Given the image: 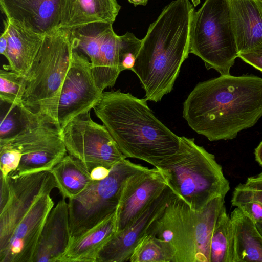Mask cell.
Masks as SVG:
<instances>
[{
    "label": "cell",
    "instance_id": "cell-1",
    "mask_svg": "<svg viewBox=\"0 0 262 262\" xmlns=\"http://www.w3.org/2000/svg\"><path fill=\"white\" fill-rule=\"evenodd\" d=\"M183 117L210 141L233 139L262 117V78L229 74L200 82L183 103Z\"/></svg>",
    "mask_w": 262,
    "mask_h": 262
},
{
    "label": "cell",
    "instance_id": "cell-2",
    "mask_svg": "<svg viewBox=\"0 0 262 262\" xmlns=\"http://www.w3.org/2000/svg\"><path fill=\"white\" fill-rule=\"evenodd\" d=\"M194 9L189 0L166 6L149 26L132 71L147 100L157 102L171 92L189 53L190 28Z\"/></svg>",
    "mask_w": 262,
    "mask_h": 262
},
{
    "label": "cell",
    "instance_id": "cell-3",
    "mask_svg": "<svg viewBox=\"0 0 262 262\" xmlns=\"http://www.w3.org/2000/svg\"><path fill=\"white\" fill-rule=\"evenodd\" d=\"M147 100L120 90L103 92L93 109L126 159L157 168L177 151L180 137L156 117Z\"/></svg>",
    "mask_w": 262,
    "mask_h": 262
},
{
    "label": "cell",
    "instance_id": "cell-4",
    "mask_svg": "<svg viewBox=\"0 0 262 262\" xmlns=\"http://www.w3.org/2000/svg\"><path fill=\"white\" fill-rule=\"evenodd\" d=\"M73 49L70 30L58 28L45 35L26 77L21 105L36 119L60 129L58 106Z\"/></svg>",
    "mask_w": 262,
    "mask_h": 262
},
{
    "label": "cell",
    "instance_id": "cell-5",
    "mask_svg": "<svg viewBox=\"0 0 262 262\" xmlns=\"http://www.w3.org/2000/svg\"><path fill=\"white\" fill-rule=\"evenodd\" d=\"M157 168L164 173L172 191L195 210L216 197L225 198L230 190L215 156L197 145L193 138L180 137L177 151Z\"/></svg>",
    "mask_w": 262,
    "mask_h": 262
},
{
    "label": "cell",
    "instance_id": "cell-6",
    "mask_svg": "<svg viewBox=\"0 0 262 262\" xmlns=\"http://www.w3.org/2000/svg\"><path fill=\"white\" fill-rule=\"evenodd\" d=\"M189 53L199 57L207 69L230 74L238 57L227 0H206L191 21Z\"/></svg>",
    "mask_w": 262,
    "mask_h": 262
},
{
    "label": "cell",
    "instance_id": "cell-7",
    "mask_svg": "<svg viewBox=\"0 0 262 262\" xmlns=\"http://www.w3.org/2000/svg\"><path fill=\"white\" fill-rule=\"evenodd\" d=\"M146 168L124 159L111 168L106 178L93 181L79 194L69 199L71 239L84 234L114 213L127 179Z\"/></svg>",
    "mask_w": 262,
    "mask_h": 262
},
{
    "label": "cell",
    "instance_id": "cell-8",
    "mask_svg": "<svg viewBox=\"0 0 262 262\" xmlns=\"http://www.w3.org/2000/svg\"><path fill=\"white\" fill-rule=\"evenodd\" d=\"M60 134L68 154L89 172L99 166L111 168L125 159L106 127L94 122L90 112L69 121Z\"/></svg>",
    "mask_w": 262,
    "mask_h": 262
},
{
    "label": "cell",
    "instance_id": "cell-9",
    "mask_svg": "<svg viewBox=\"0 0 262 262\" xmlns=\"http://www.w3.org/2000/svg\"><path fill=\"white\" fill-rule=\"evenodd\" d=\"M0 178L1 251L36 200L45 193L50 194L58 186L49 170Z\"/></svg>",
    "mask_w": 262,
    "mask_h": 262
},
{
    "label": "cell",
    "instance_id": "cell-10",
    "mask_svg": "<svg viewBox=\"0 0 262 262\" xmlns=\"http://www.w3.org/2000/svg\"><path fill=\"white\" fill-rule=\"evenodd\" d=\"M3 141L12 142L22 154L18 167L9 174L50 171L68 154L60 129L35 118L29 119L14 136L0 140Z\"/></svg>",
    "mask_w": 262,
    "mask_h": 262
},
{
    "label": "cell",
    "instance_id": "cell-11",
    "mask_svg": "<svg viewBox=\"0 0 262 262\" xmlns=\"http://www.w3.org/2000/svg\"><path fill=\"white\" fill-rule=\"evenodd\" d=\"M197 210L173 192L147 233L168 243L174 262H196Z\"/></svg>",
    "mask_w": 262,
    "mask_h": 262
},
{
    "label": "cell",
    "instance_id": "cell-12",
    "mask_svg": "<svg viewBox=\"0 0 262 262\" xmlns=\"http://www.w3.org/2000/svg\"><path fill=\"white\" fill-rule=\"evenodd\" d=\"M102 93L95 83L88 57L73 50L58 103L57 118L60 129L74 117L89 112Z\"/></svg>",
    "mask_w": 262,
    "mask_h": 262
},
{
    "label": "cell",
    "instance_id": "cell-13",
    "mask_svg": "<svg viewBox=\"0 0 262 262\" xmlns=\"http://www.w3.org/2000/svg\"><path fill=\"white\" fill-rule=\"evenodd\" d=\"M112 25H108L96 61L91 66L95 83L102 92L115 85L122 71L132 70L142 43V39L132 33L117 35Z\"/></svg>",
    "mask_w": 262,
    "mask_h": 262
},
{
    "label": "cell",
    "instance_id": "cell-14",
    "mask_svg": "<svg viewBox=\"0 0 262 262\" xmlns=\"http://www.w3.org/2000/svg\"><path fill=\"white\" fill-rule=\"evenodd\" d=\"M167 187L165 175L156 167H146L129 177L116 209V232L129 225Z\"/></svg>",
    "mask_w": 262,
    "mask_h": 262
},
{
    "label": "cell",
    "instance_id": "cell-15",
    "mask_svg": "<svg viewBox=\"0 0 262 262\" xmlns=\"http://www.w3.org/2000/svg\"><path fill=\"white\" fill-rule=\"evenodd\" d=\"M53 207L49 193L36 200L14 228L5 247L0 251V262H32L43 225Z\"/></svg>",
    "mask_w": 262,
    "mask_h": 262
},
{
    "label": "cell",
    "instance_id": "cell-16",
    "mask_svg": "<svg viewBox=\"0 0 262 262\" xmlns=\"http://www.w3.org/2000/svg\"><path fill=\"white\" fill-rule=\"evenodd\" d=\"M173 192L168 186L127 227L116 232L99 253L96 262L128 261L139 240L161 215Z\"/></svg>",
    "mask_w": 262,
    "mask_h": 262
},
{
    "label": "cell",
    "instance_id": "cell-17",
    "mask_svg": "<svg viewBox=\"0 0 262 262\" xmlns=\"http://www.w3.org/2000/svg\"><path fill=\"white\" fill-rule=\"evenodd\" d=\"M61 0H0L8 18L37 33L45 35L59 28Z\"/></svg>",
    "mask_w": 262,
    "mask_h": 262
},
{
    "label": "cell",
    "instance_id": "cell-18",
    "mask_svg": "<svg viewBox=\"0 0 262 262\" xmlns=\"http://www.w3.org/2000/svg\"><path fill=\"white\" fill-rule=\"evenodd\" d=\"M71 238L68 203L63 197L47 216L32 262H59Z\"/></svg>",
    "mask_w": 262,
    "mask_h": 262
},
{
    "label": "cell",
    "instance_id": "cell-19",
    "mask_svg": "<svg viewBox=\"0 0 262 262\" xmlns=\"http://www.w3.org/2000/svg\"><path fill=\"white\" fill-rule=\"evenodd\" d=\"M227 1L238 53L261 47L262 7L258 1Z\"/></svg>",
    "mask_w": 262,
    "mask_h": 262
},
{
    "label": "cell",
    "instance_id": "cell-20",
    "mask_svg": "<svg viewBox=\"0 0 262 262\" xmlns=\"http://www.w3.org/2000/svg\"><path fill=\"white\" fill-rule=\"evenodd\" d=\"M3 32L8 41V67L26 77L41 46L40 34L6 18Z\"/></svg>",
    "mask_w": 262,
    "mask_h": 262
},
{
    "label": "cell",
    "instance_id": "cell-21",
    "mask_svg": "<svg viewBox=\"0 0 262 262\" xmlns=\"http://www.w3.org/2000/svg\"><path fill=\"white\" fill-rule=\"evenodd\" d=\"M120 8L117 0H61L59 28L71 30L96 22L113 24Z\"/></svg>",
    "mask_w": 262,
    "mask_h": 262
},
{
    "label": "cell",
    "instance_id": "cell-22",
    "mask_svg": "<svg viewBox=\"0 0 262 262\" xmlns=\"http://www.w3.org/2000/svg\"><path fill=\"white\" fill-rule=\"evenodd\" d=\"M117 229L116 210L84 234L71 239L59 262H96L97 256Z\"/></svg>",
    "mask_w": 262,
    "mask_h": 262
},
{
    "label": "cell",
    "instance_id": "cell-23",
    "mask_svg": "<svg viewBox=\"0 0 262 262\" xmlns=\"http://www.w3.org/2000/svg\"><path fill=\"white\" fill-rule=\"evenodd\" d=\"M230 217L234 237V262H262V234L255 223L237 207Z\"/></svg>",
    "mask_w": 262,
    "mask_h": 262
},
{
    "label": "cell",
    "instance_id": "cell-24",
    "mask_svg": "<svg viewBox=\"0 0 262 262\" xmlns=\"http://www.w3.org/2000/svg\"><path fill=\"white\" fill-rule=\"evenodd\" d=\"M50 171L60 192L68 199L79 194L93 181L90 172L81 162L69 154Z\"/></svg>",
    "mask_w": 262,
    "mask_h": 262
},
{
    "label": "cell",
    "instance_id": "cell-25",
    "mask_svg": "<svg viewBox=\"0 0 262 262\" xmlns=\"http://www.w3.org/2000/svg\"><path fill=\"white\" fill-rule=\"evenodd\" d=\"M225 198L218 196L204 207L197 210L196 249V262H210V244L216 221L226 209Z\"/></svg>",
    "mask_w": 262,
    "mask_h": 262
},
{
    "label": "cell",
    "instance_id": "cell-26",
    "mask_svg": "<svg viewBox=\"0 0 262 262\" xmlns=\"http://www.w3.org/2000/svg\"><path fill=\"white\" fill-rule=\"evenodd\" d=\"M110 24L93 23L70 30L71 43L73 50L86 56L91 66L96 61L104 34Z\"/></svg>",
    "mask_w": 262,
    "mask_h": 262
},
{
    "label": "cell",
    "instance_id": "cell-27",
    "mask_svg": "<svg viewBox=\"0 0 262 262\" xmlns=\"http://www.w3.org/2000/svg\"><path fill=\"white\" fill-rule=\"evenodd\" d=\"M210 262H234L232 225L225 209L215 225L210 244Z\"/></svg>",
    "mask_w": 262,
    "mask_h": 262
},
{
    "label": "cell",
    "instance_id": "cell-28",
    "mask_svg": "<svg viewBox=\"0 0 262 262\" xmlns=\"http://www.w3.org/2000/svg\"><path fill=\"white\" fill-rule=\"evenodd\" d=\"M174 254L170 244L147 233L135 247L129 262H174Z\"/></svg>",
    "mask_w": 262,
    "mask_h": 262
},
{
    "label": "cell",
    "instance_id": "cell-29",
    "mask_svg": "<svg viewBox=\"0 0 262 262\" xmlns=\"http://www.w3.org/2000/svg\"><path fill=\"white\" fill-rule=\"evenodd\" d=\"M26 83V77L3 65L0 70L1 101L13 107L21 105Z\"/></svg>",
    "mask_w": 262,
    "mask_h": 262
},
{
    "label": "cell",
    "instance_id": "cell-30",
    "mask_svg": "<svg viewBox=\"0 0 262 262\" xmlns=\"http://www.w3.org/2000/svg\"><path fill=\"white\" fill-rule=\"evenodd\" d=\"M233 206L242 210L258 226L262 224V204L254 198L248 190L239 184L233 192Z\"/></svg>",
    "mask_w": 262,
    "mask_h": 262
},
{
    "label": "cell",
    "instance_id": "cell-31",
    "mask_svg": "<svg viewBox=\"0 0 262 262\" xmlns=\"http://www.w3.org/2000/svg\"><path fill=\"white\" fill-rule=\"evenodd\" d=\"M22 154L20 149L9 141L0 142L1 176L3 177L15 171L19 166Z\"/></svg>",
    "mask_w": 262,
    "mask_h": 262
},
{
    "label": "cell",
    "instance_id": "cell-32",
    "mask_svg": "<svg viewBox=\"0 0 262 262\" xmlns=\"http://www.w3.org/2000/svg\"><path fill=\"white\" fill-rule=\"evenodd\" d=\"M24 122L18 106H10L6 114L1 117L0 140L10 138L22 128Z\"/></svg>",
    "mask_w": 262,
    "mask_h": 262
},
{
    "label": "cell",
    "instance_id": "cell-33",
    "mask_svg": "<svg viewBox=\"0 0 262 262\" xmlns=\"http://www.w3.org/2000/svg\"><path fill=\"white\" fill-rule=\"evenodd\" d=\"M243 185L254 198L262 204V172L256 176L249 177ZM257 228L262 234V224Z\"/></svg>",
    "mask_w": 262,
    "mask_h": 262
},
{
    "label": "cell",
    "instance_id": "cell-34",
    "mask_svg": "<svg viewBox=\"0 0 262 262\" xmlns=\"http://www.w3.org/2000/svg\"><path fill=\"white\" fill-rule=\"evenodd\" d=\"M238 57L262 72V47L250 52L240 53Z\"/></svg>",
    "mask_w": 262,
    "mask_h": 262
},
{
    "label": "cell",
    "instance_id": "cell-35",
    "mask_svg": "<svg viewBox=\"0 0 262 262\" xmlns=\"http://www.w3.org/2000/svg\"><path fill=\"white\" fill-rule=\"evenodd\" d=\"M110 170L111 168L104 166H97L91 170L90 176L93 181H101L109 175Z\"/></svg>",
    "mask_w": 262,
    "mask_h": 262
},
{
    "label": "cell",
    "instance_id": "cell-36",
    "mask_svg": "<svg viewBox=\"0 0 262 262\" xmlns=\"http://www.w3.org/2000/svg\"><path fill=\"white\" fill-rule=\"evenodd\" d=\"M8 48V41L5 35L3 33L0 37V53L5 56Z\"/></svg>",
    "mask_w": 262,
    "mask_h": 262
},
{
    "label": "cell",
    "instance_id": "cell-37",
    "mask_svg": "<svg viewBox=\"0 0 262 262\" xmlns=\"http://www.w3.org/2000/svg\"><path fill=\"white\" fill-rule=\"evenodd\" d=\"M254 155L256 161L262 166V141L255 149Z\"/></svg>",
    "mask_w": 262,
    "mask_h": 262
},
{
    "label": "cell",
    "instance_id": "cell-38",
    "mask_svg": "<svg viewBox=\"0 0 262 262\" xmlns=\"http://www.w3.org/2000/svg\"><path fill=\"white\" fill-rule=\"evenodd\" d=\"M128 2L134 5L135 6L137 5L145 6L148 0H128Z\"/></svg>",
    "mask_w": 262,
    "mask_h": 262
},
{
    "label": "cell",
    "instance_id": "cell-39",
    "mask_svg": "<svg viewBox=\"0 0 262 262\" xmlns=\"http://www.w3.org/2000/svg\"><path fill=\"white\" fill-rule=\"evenodd\" d=\"M259 4H260V5L261 6V7H262V0H257Z\"/></svg>",
    "mask_w": 262,
    "mask_h": 262
}]
</instances>
